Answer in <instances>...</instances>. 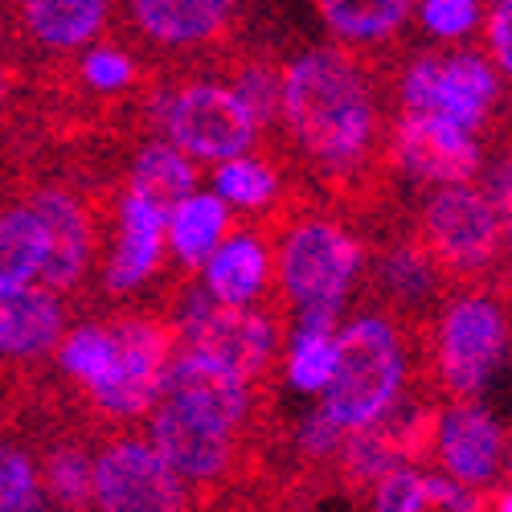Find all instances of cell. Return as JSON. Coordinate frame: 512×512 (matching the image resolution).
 I'll use <instances>...</instances> for the list:
<instances>
[{"label":"cell","instance_id":"6da1fadb","mask_svg":"<svg viewBox=\"0 0 512 512\" xmlns=\"http://www.w3.org/2000/svg\"><path fill=\"white\" fill-rule=\"evenodd\" d=\"M279 127L324 173L365 168L381 140V107L361 62L340 46L295 54L283 70Z\"/></svg>","mask_w":512,"mask_h":512},{"label":"cell","instance_id":"7a4b0ae2","mask_svg":"<svg viewBox=\"0 0 512 512\" xmlns=\"http://www.w3.org/2000/svg\"><path fill=\"white\" fill-rule=\"evenodd\" d=\"M406 381L410 349L398 320L381 312H357L336 324V365L316 398L340 431H357V426L381 422L406 398Z\"/></svg>","mask_w":512,"mask_h":512},{"label":"cell","instance_id":"3957f363","mask_svg":"<svg viewBox=\"0 0 512 512\" xmlns=\"http://www.w3.org/2000/svg\"><path fill=\"white\" fill-rule=\"evenodd\" d=\"M365 271L361 238L336 218L312 213L291 222L275 250V279L291 304V328H336Z\"/></svg>","mask_w":512,"mask_h":512},{"label":"cell","instance_id":"277c9868","mask_svg":"<svg viewBox=\"0 0 512 512\" xmlns=\"http://www.w3.org/2000/svg\"><path fill=\"white\" fill-rule=\"evenodd\" d=\"M177 345H189L213 361L230 365L246 381H263L283 345V328L275 312H263L254 304H222L213 295L193 283L177 295L173 316H168Z\"/></svg>","mask_w":512,"mask_h":512},{"label":"cell","instance_id":"5b68a950","mask_svg":"<svg viewBox=\"0 0 512 512\" xmlns=\"http://www.w3.org/2000/svg\"><path fill=\"white\" fill-rule=\"evenodd\" d=\"M508 238V209H500L476 181L435 185L418 213V242L443 275L472 279L496 267Z\"/></svg>","mask_w":512,"mask_h":512},{"label":"cell","instance_id":"8992f818","mask_svg":"<svg viewBox=\"0 0 512 512\" xmlns=\"http://www.w3.org/2000/svg\"><path fill=\"white\" fill-rule=\"evenodd\" d=\"M504 95V74L496 62L480 50H426L406 62L398 78V103L402 111H431L451 123H459L463 132H484V123L492 119L496 103Z\"/></svg>","mask_w":512,"mask_h":512},{"label":"cell","instance_id":"52a82bcc","mask_svg":"<svg viewBox=\"0 0 512 512\" xmlns=\"http://www.w3.org/2000/svg\"><path fill=\"white\" fill-rule=\"evenodd\" d=\"M152 111L164 140L177 144L197 164H222L259 144V123L238 103L230 82H213V78L181 82L173 91H160Z\"/></svg>","mask_w":512,"mask_h":512},{"label":"cell","instance_id":"ba28073f","mask_svg":"<svg viewBox=\"0 0 512 512\" xmlns=\"http://www.w3.org/2000/svg\"><path fill=\"white\" fill-rule=\"evenodd\" d=\"M508 353V312L492 291H467L435 324V369L451 398H480Z\"/></svg>","mask_w":512,"mask_h":512},{"label":"cell","instance_id":"9c48e42d","mask_svg":"<svg viewBox=\"0 0 512 512\" xmlns=\"http://www.w3.org/2000/svg\"><path fill=\"white\" fill-rule=\"evenodd\" d=\"M189 484L160 459L148 439L119 435L91 455V508L103 512H181Z\"/></svg>","mask_w":512,"mask_h":512},{"label":"cell","instance_id":"30bf717a","mask_svg":"<svg viewBox=\"0 0 512 512\" xmlns=\"http://www.w3.org/2000/svg\"><path fill=\"white\" fill-rule=\"evenodd\" d=\"M111 332H115V369L91 394V402L111 422H136L160 398L164 365L173 357L177 336L160 316H123L111 324Z\"/></svg>","mask_w":512,"mask_h":512},{"label":"cell","instance_id":"8fae6325","mask_svg":"<svg viewBox=\"0 0 512 512\" xmlns=\"http://www.w3.org/2000/svg\"><path fill=\"white\" fill-rule=\"evenodd\" d=\"M144 418H148V443L185 484L205 488L230 476L238 459V431H226V426L185 410L181 402L164 394L152 402Z\"/></svg>","mask_w":512,"mask_h":512},{"label":"cell","instance_id":"7c38bea8","mask_svg":"<svg viewBox=\"0 0 512 512\" xmlns=\"http://www.w3.org/2000/svg\"><path fill=\"white\" fill-rule=\"evenodd\" d=\"M390 156L418 185H455L476 181L484 152L480 136L431 111H402L390 132Z\"/></svg>","mask_w":512,"mask_h":512},{"label":"cell","instance_id":"4fadbf2b","mask_svg":"<svg viewBox=\"0 0 512 512\" xmlns=\"http://www.w3.org/2000/svg\"><path fill=\"white\" fill-rule=\"evenodd\" d=\"M431 447L443 472L472 492H488L504 476V426L476 398H455L443 414H435Z\"/></svg>","mask_w":512,"mask_h":512},{"label":"cell","instance_id":"5bb4252c","mask_svg":"<svg viewBox=\"0 0 512 512\" xmlns=\"http://www.w3.org/2000/svg\"><path fill=\"white\" fill-rule=\"evenodd\" d=\"M160 394L209 422L226 426V431H238V435L246 431L250 410H254V381H246L230 365L213 361L189 345H173V357L164 365Z\"/></svg>","mask_w":512,"mask_h":512},{"label":"cell","instance_id":"9a60e30c","mask_svg":"<svg viewBox=\"0 0 512 512\" xmlns=\"http://www.w3.org/2000/svg\"><path fill=\"white\" fill-rule=\"evenodd\" d=\"M164 222L168 205L127 185L115 201V238L103 263V287L111 295H136L160 275L164 263Z\"/></svg>","mask_w":512,"mask_h":512},{"label":"cell","instance_id":"2e32d148","mask_svg":"<svg viewBox=\"0 0 512 512\" xmlns=\"http://www.w3.org/2000/svg\"><path fill=\"white\" fill-rule=\"evenodd\" d=\"M29 205L37 209L41 226H46V267L41 283L54 291H74L82 275L95 263V222L82 197L66 185H41L29 193Z\"/></svg>","mask_w":512,"mask_h":512},{"label":"cell","instance_id":"e0dca14e","mask_svg":"<svg viewBox=\"0 0 512 512\" xmlns=\"http://www.w3.org/2000/svg\"><path fill=\"white\" fill-rule=\"evenodd\" d=\"M197 283L222 304H259L275 279V246L259 230H234L197 267Z\"/></svg>","mask_w":512,"mask_h":512},{"label":"cell","instance_id":"ac0fdd59","mask_svg":"<svg viewBox=\"0 0 512 512\" xmlns=\"http://www.w3.org/2000/svg\"><path fill=\"white\" fill-rule=\"evenodd\" d=\"M66 332L62 291L46 283L0 287V361H37Z\"/></svg>","mask_w":512,"mask_h":512},{"label":"cell","instance_id":"d6986e66","mask_svg":"<svg viewBox=\"0 0 512 512\" xmlns=\"http://www.w3.org/2000/svg\"><path fill=\"white\" fill-rule=\"evenodd\" d=\"M238 0H127V17L160 50H193L222 37Z\"/></svg>","mask_w":512,"mask_h":512},{"label":"cell","instance_id":"ffe728a7","mask_svg":"<svg viewBox=\"0 0 512 512\" xmlns=\"http://www.w3.org/2000/svg\"><path fill=\"white\" fill-rule=\"evenodd\" d=\"M234 226V209L213 193V189H193L181 201L168 205L164 222V254H173V263L181 271H197L209 250L218 246Z\"/></svg>","mask_w":512,"mask_h":512},{"label":"cell","instance_id":"44dd1931","mask_svg":"<svg viewBox=\"0 0 512 512\" xmlns=\"http://www.w3.org/2000/svg\"><path fill=\"white\" fill-rule=\"evenodd\" d=\"M21 29L50 54H74L107 29L111 0H17Z\"/></svg>","mask_w":512,"mask_h":512},{"label":"cell","instance_id":"7402d4cb","mask_svg":"<svg viewBox=\"0 0 512 512\" xmlns=\"http://www.w3.org/2000/svg\"><path fill=\"white\" fill-rule=\"evenodd\" d=\"M373 283L386 300L402 312H426L435 304L443 271L439 263L426 254L422 242H394L390 250L377 254L373 263Z\"/></svg>","mask_w":512,"mask_h":512},{"label":"cell","instance_id":"603a6c76","mask_svg":"<svg viewBox=\"0 0 512 512\" xmlns=\"http://www.w3.org/2000/svg\"><path fill=\"white\" fill-rule=\"evenodd\" d=\"M46 267V226L29 201L0 205V287L41 283Z\"/></svg>","mask_w":512,"mask_h":512},{"label":"cell","instance_id":"cb8c5ba5","mask_svg":"<svg viewBox=\"0 0 512 512\" xmlns=\"http://www.w3.org/2000/svg\"><path fill=\"white\" fill-rule=\"evenodd\" d=\"M324 21L345 46H377L390 41L414 13V0H320Z\"/></svg>","mask_w":512,"mask_h":512},{"label":"cell","instance_id":"d4e9b609","mask_svg":"<svg viewBox=\"0 0 512 512\" xmlns=\"http://www.w3.org/2000/svg\"><path fill=\"white\" fill-rule=\"evenodd\" d=\"M201 181V168L193 156H185L177 144H168V140H152L136 152L132 168H127V185L148 193L152 201L160 205H173L181 201L185 193H193Z\"/></svg>","mask_w":512,"mask_h":512},{"label":"cell","instance_id":"484cf974","mask_svg":"<svg viewBox=\"0 0 512 512\" xmlns=\"http://www.w3.org/2000/svg\"><path fill=\"white\" fill-rule=\"evenodd\" d=\"M279 168L267 156L238 152L222 164H213V193H218L234 213H263L279 201Z\"/></svg>","mask_w":512,"mask_h":512},{"label":"cell","instance_id":"4316f807","mask_svg":"<svg viewBox=\"0 0 512 512\" xmlns=\"http://www.w3.org/2000/svg\"><path fill=\"white\" fill-rule=\"evenodd\" d=\"M54 361L91 398L115 369V332H111V324H95V320L74 324V328L66 324V332L54 345Z\"/></svg>","mask_w":512,"mask_h":512},{"label":"cell","instance_id":"83f0119b","mask_svg":"<svg viewBox=\"0 0 512 512\" xmlns=\"http://www.w3.org/2000/svg\"><path fill=\"white\" fill-rule=\"evenodd\" d=\"M336 365V328H291L287 353H283V377L295 394H320Z\"/></svg>","mask_w":512,"mask_h":512},{"label":"cell","instance_id":"f1b7e54d","mask_svg":"<svg viewBox=\"0 0 512 512\" xmlns=\"http://www.w3.org/2000/svg\"><path fill=\"white\" fill-rule=\"evenodd\" d=\"M41 488L54 508H91V451L78 443H58L37 463Z\"/></svg>","mask_w":512,"mask_h":512},{"label":"cell","instance_id":"f546056e","mask_svg":"<svg viewBox=\"0 0 512 512\" xmlns=\"http://www.w3.org/2000/svg\"><path fill=\"white\" fill-rule=\"evenodd\" d=\"M50 508L41 488L37 459L25 447L0 443V512H41Z\"/></svg>","mask_w":512,"mask_h":512},{"label":"cell","instance_id":"4dcf8cb0","mask_svg":"<svg viewBox=\"0 0 512 512\" xmlns=\"http://www.w3.org/2000/svg\"><path fill=\"white\" fill-rule=\"evenodd\" d=\"M230 91L238 95V103L250 111V119L259 123V132L279 127V91H283V70L267 66V62H242L230 78Z\"/></svg>","mask_w":512,"mask_h":512},{"label":"cell","instance_id":"1f68e13d","mask_svg":"<svg viewBox=\"0 0 512 512\" xmlns=\"http://www.w3.org/2000/svg\"><path fill=\"white\" fill-rule=\"evenodd\" d=\"M136 58L119 50V46H103V41L95 37L91 46H82V58H78V78L87 82L91 95H123L136 87Z\"/></svg>","mask_w":512,"mask_h":512},{"label":"cell","instance_id":"d6a6232c","mask_svg":"<svg viewBox=\"0 0 512 512\" xmlns=\"http://www.w3.org/2000/svg\"><path fill=\"white\" fill-rule=\"evenodd\" d=\"M369 504L377 512H426V492H422V472L410 463L390 467L386 476H377L369 488Z\"/></svg>","mask_w":512,"mask_h":512},{"label":"cell","instance_id":"836d02e7","mask_svg":"<svg viewBox=\"0 0 512 512\" xmlns=\"http://www.w3.org/2000/svg\"><path fill=\"white\" fill-rule=\"evenodd\" d=\"M340 439H345V431H340L320 406L295 426V447H300V455H308V459H336Z\"/></svg>","mask_w":512,"mask_h":512},{"label":"cell","instance_id":"e575fe53","mask_svg":"<svg viewBox=\"0 0 512 512\" xmlns=\"http://www.w3.org/2000/svg\"><path fill=\"white\" fill-rule=\"evenodd\" d=\"M422 492H426V508H439V512H472V508L488 504L480 492L451 480L447 472H426L422 476Z\"/></svg>","mask_w":512,"mask_h":512},{"label":"cell","instance_id":"d590c367","mask_svg":"<svg viewBox=\"0 0 512 512\" xmlns=\"http://www.w3.org/2000/svg\"><path fill=\"white\" fill-rule=\"evenodd\" d=\"M480 21H484V37H488V58L496 62L500 74H508L512 70V0H496L492 13Z\"/></svg>","mask_w":512,"mask_h":512},{"label":"cell","instance_id":"8d00e7d4","mask_svg":"<svg viewBox=\"0 0 512 512\" xmlns=\"http://www.w3.org/2000/svg\"><path fill=\"white\" fill-rule=\"evenodd\" d=\"M476 185H480V189H484L500 209H508V205H512V189H508V160H496L492 168H484V164H480Z\"/></svg>","mask_w":512,"mask_h":512},{"label":"cell","instance_id":"74e56055","mask_svg":"<svg viewBox=\"0 0 512 512\" xmlns=\"http://www.w3.org/2000/svg\"><path fill=\"white\" fill-rule=\"evenodd\" d=\"M9 99H13V78H9L5 62H0V111H5V107H9Z\"/></svg>","mask_w":512,"mask_h":512}]
</instances>
